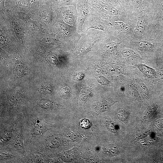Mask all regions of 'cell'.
I'll return each instance as SVG.
<instances>
[{
    "label": "cell",
    "instance_id": "16",
    "mask_svg": "<svg viewBox=\"0 0 163 163\" xmlns=\"http://www.w3.org/2000/svg\"><path fill=\"white\" fill-rule=\"evenodd\" d=\"M70 94V91L69 89L67 87H65L62 89L60 95L64 98H68Z\"/></svg>",
    "mask_w": 163,
    "mask_h": 163
},
{
    "label": "cell",
    "instance_id": "17",
    "mask_svg": "<svg viewBox=\"0 0 163 163\" xmlns=\"http://www.w3.org/2000/svg\"><path fill=\"white\" fill-rule=\"evenodd\" d=\"M122 54L125 57H130L133 56L135 53L132 50L129 49H125L122 50Z\"/></svg>",
    "mask_w": 163,
    "mask_h": 163
},
{
    "label": "cell",
    "instance_id": "14",
    "mask_svg": "<svg viewBox=\"0 0 163 163\" xmlns=\"http://www.w3.org/2000/svg\"><path fill=\"white\" fill-rule=\"evenodd\" d=\"M119 119L122 121H125L127 117L128 114L126 112L123 110H120L117 113Z\"/></svg>",
    "mask_w": 163,
    "mask_h": 163
},
{
    "label": "cell",
    "instance_id": "10",
    "mask_svg": "<svg viewBox=\"0 0 163 163\" xmlns=\"http://www.w3.org/2000/svg\"><path fill=\"white\" fill-rule=\"evenodd\" d=\"M116 8L120 5L119 0H98Z\"/></svg>",
    "mask_w": 163,
    "mask_h": 163
},
{
    "label": "cell",
    "instance_id": "24",
    "mask_svg": "<svg viewBox=\"0 0 163 163\" xmlns=\"http://www.w3.org/2000/svg\"><path fill=\"white\" fill-rule=\"evenodd\" d=\"M11 137V133L8 132H6L3 136L2 139L3 140L7 141L9 140Z\"/></svg>",
    "mask_w": 163,
    "mask_h": 163
},
{
    "label": "cell",
    "instance_id": "15",
    "mask_svg": "<svg viewBox=\"0 0 163 163\" xmlns=\"http://www.w3.org/2000/svg\"><path fill=\"white\" fill-rule=\"evenodd\" d=\"M140 88L143 95L146 98H149V91L146 86L143 83H141L140 84Z\"/></svg>",
    "mask_w": 163,
    "mask_h": 163
},
{
    "label": "cell",
    "instance_id": "1",
    "mask_svg": "<svg viewBox=\"0 0 163 163\" xmlns=\"http://www.w3.org/2000/svg\"><path fill=\"white\" fill-rule=\"evenodd\" d=\"M76 5L78 15L76 30L80 34L82 33L84 23L90 12V6L88 0H78Z\"/></svg>",
    "mask_w": 163,
    "mask_h": 163
},
{
    "label": "cell",
    "instance_id": "18",
    "mask_svg": "<svg viewBox=\"0 0 163 163\" xmlns=\"http://www.w3.org/2000/svg\"><path fill=\"white\" fill-rule=\"evenodd\" d=\"M153 111L151 108L147 109L144 112L143 115V118L145 119H147L150 118L152 115Z\"/></svg>",
    "mask_w": 163,
    "mask_h": 163
},
{
    "label": "cell",
    "instance_id": "4",
    "mask_svg": "<svg viewBox=\"0 0 163 163\" xmlns=\"http://www.w3.org/2000/svg\"><path fill=\"white\" fill-rule=\"evenodd\" d=\"M91 23L88 27L87 30L93 28L98 30L104 31V24L101 21H94Z\"/></svg>",
    "mask_w": 163,
    "mask_h": 163
},
{
    "label": "cell",
    "instance_id": "20",
    "mask_svg": "<svg viewBox=\"0 0 163 163\" xmlns=\"http://www.w3.org/2000/svg\"><path fill=\"white\" fill-rule=\"evenodd\" d=\"M106 125L108 129L113 133L116 132L115 125L113 122L110 120H108L106 122Z\"/></svg>",
    "mask_w": 163,
    "mask_h": 163
},
{
    "label": "cell",
    "instance_id": "7",
    "mask_svg": "<svg viewBox=\"0 0 163 163\" xmlns=\"http://www.w3.org/2000/svg\"><path fill=\"white\" fill-rule=\"evenodd\" d=\"M118 44L115 42H110L106 43L104 46V48L107 51L110 52L117 50Z\"/></svg>",
    "mask_w": 163,
    "mask_h": 163
},
{
    "label": "cell",
    "instance_id": "9",
    "mask_svg": "<svg viewBox=\"0 0 163 163\" xmlns=\"http://www.w3.org/2000/svg\"><path fill=\"white\" fill-rule=\"evenodd\" d=\"M107 70L110 72L114 74H120L121 70L120 68L116 65H110L107 67Z\"/></svg>",
    "mask_w": 163,
    "mask_h": 163
},
{
    "label": "cell",
    "instance_id": "3",
    "mask_svg": "<svg viewBox=\"0 0 163 163\" xmlns=\"http://www.w3.org/2000/svg\"><path fill=\"white\" fill-rule=\"evenodd\" d=\"M113 103L104 102L100 105L97 106L95 108V110L98 113H101L104 111H107L109 107Z\"/></svg>",
    "mask_w": 163,
    "mask_h": 163
},
{
    "label": "cell",
    "instance_id": "21",
    "mask_svg": "<svg viewBox=\"0 0 163 163\" xmlns=\"http://www.w3.org/2000/svg\"><path fill=\"white\" fill-rule=\"evenodd\" d=\"M80 125L82 128L86 129L89 127L90 125V123L88 120L85 119L81 121L80 123Z\"/></svg>",
    "mask_w": 163,
    "mask_h": 163
},
{
    "label": "cell",
    "instance_id": "19",
    "mask_svg": "<svg viewBox=\"0 0 163 163\" xmlns=\"http://www.w3.org/2000/svg\"><path fill=\"white\" fill-rule=\"evenodd\" d=\"M96 78L98 82L101 84L106 85L110 84V81L101 75H97L96 77Z\"/></svg>",
    "mask_w": 163,
    "mask_h": 163
},
{
    "label": "cell",
    "instance_id": "5",
    "mask_svg": "<svg viewBox=\"0 0 163 163\" xmlns=\"http://www.w3.org/2000/svg\"><path fill=\"white\" fill-rule=\"evenodd\" d=\"M145 28V24L142 19L138 18L136 24L135 31L138 34H142Z\"/></svg>",
    "mask_w": 163,
    "mask_h": 163
},
{
    "label": "cell",
    "instance_id": "28",
    "mask_svg": "<svg viewBox=\"0 0 163 163\" xmlns=\"http://www.w3.org/2000/svg\"><path fill=\"white\" fill-rule=\"evenodd\" d=\"M157 126L159 128H163V120L160 119L158 120L157 122Z\"/></svg>",
    "mask_w": 163,
    "mask_h": 163
},
{
    "label": "cell",
    "instance_id": "25",
    "mask_svg": "<svg viewBox=\"0 0 163 163\" xmlns=\"http://www.w3.org/2000/svg\"><path fill=\"white\" fill-rule=\"evenodd\" d=\"M156 76L160 80H163V70H159L156 72Z\"/></svg>",
    "mask_w": 163,
    "mask_h": 163
},
{
    "label": "cell",
    "instance_id": "11",
    "mask_svg": "<svg viewBox=\"0 0 163 163\" xmlns=\"http://www.w3.org/2000/svg\"><path fill=\"white\" fill-rule=\"evenodd\" d=\"M113 27L118 30H122L126 26V24L122 21H113L111 23Z\"/></svg>",
    "mask_w": 163,
    "mask_h": 163
},
{
    "label": "cell",
    "instance_id": "23",
    "mask_svg": "<svg viewBox=\"0 0 163 163\" xmlns=\"http://www.w3.org/2000/svg\"><path fill=\"white\" fill-rule=\"evenodd\" d=\"M128 92L130 95L134 98H137L138 96V92L133 88H129L128 89Z\"/></svg>",
    "mask_w": 163,
    "mask_h": 163
},
{
    "label": "cell",
    "instance_id": "13",
    "mask_svg": "<svg viewBox=\"0 0 163 163\" xmlns=\"http://www.w3.org/2000/svg\"><path fill=\"white\" fill-rule=\"evenodd\" d=\"M78 0H55L56 3L69 5L76 4Z\"/></svg>",
    "mask_w": 163,
    "mask_h": 163
},
{
    "label": "cell",
    "instance_id": "22",
    "mask_svg": "<svg viewBox=\"0 0 163 163\" xmlns=\"http://www.w3.org/2000/svg\"><path fill=\"white\" fill-rule=\"evenodd\" d=\"M42 126L40 123H36V126L34 128V133L36 135L40 134L43 132Z\"/></svg>",
    "mask_w": 163,
    "mask_h": 163
},
{
    "label": "cell",
    "instance_id": "2",
    "mask_svg": "<svg viewBox=\"0 0 163 163\" xmlns=\"http://www.w3.org/2000/svg\"><path fill=\"white\" fill-rule=\"evenodd\" d=\"M137 68L149 78H153L156 76V72L153 69L143 64L136 65Z\"/></svg>",
    "mask_w": 163,
    "mask_h": 163
},
{
    "label": "cell",
    "instance_id": "8",
    "mask_svg": "<svg viewBox=\"0 0 163 163\" xmlns=\"http://www.w3.org/2000/svg\"><path fill=\"white\" fill-rule=\"evenodd\" d=\"M137 45L139 48L145 50H149L151 48L153 45L150 42L145 41L141 40L138 42Z\"/></svg>",
    "mask_w": 163,
    "mask_h": 163
},
{
    "label": "cell",
    "instance_id": "29",
    "mask_svg": "<svg viewBox=\"0 0 163 163\" xmlns=\"http://www.w3.org/2000/svg\"><path fill=\"white\" fill-rule=\"evenodd\" d=\"M2 155H3L5 157H8V154L7 153L5 152H3V153L2 154Z\"/></svg>",
    "mask_w": 163,
    "mask_h": 163
},
{
    "label": "cell",
    "instance_id": "12",
    "mask_svg": "<svg viewBox=\"0 0 163 163\" xmlns=\"http://www.w3.org/2000/svg\"><path fill=\"white\" fill-rule=\"evenodd\" d=\"M38 104L42 108L44 109L49 108L51 105V101L45 99L40 100L38 102Z\"/></svg>",
    "mask_w": 163,
    "mask_h": 163
},
{
    "label": "cell",
    "instance_id": "30",
    "mask_svg": "<svg viewBox=\"0 0 163 163\" xmlns=\"http://www.w3.org/2000/svg\"><path fill=\"white\" fill-rule=\"evenodd\" d=\"M122 0L123 1V2H129V0Z\"/></svg>",
    "mask_w": 163,
    "mask_h": 163
},
{
    "label": "cell",
    "instance_id": "6",
    "mask_svg": "<svg viewBox=\"0 0 163 163\" xmlns=\"http://www.w3.org/2000/svg\"><path fill=\"white\" fill-rule=\"evenodd\" d=\"M61 143L60 139L58 137L51 138L48 142V146L51 148H55L58 147Z\"/></svg>",
    "mask_w": 163,
    "mask_h": 163
},
{
    "label": "cell",
    "instance_id": "27",
    "mask_svg": "<svg viewBox=\"0 0 163 163\" xmlns=\"http://www.w3.org/2000/svg\"><path fill=\"white\" fill-rule=\"evenodd\" d=\"M84 74L82 73H79L76 77V79L78 80H80L84 77Z\"/></svg>",
    "mask_w": 163,
    "mask_h": 163
},
{
    "label": "cell",
    "instance_id": "26",
    "mask_svg": "<svg viewBox=\"0 0 163 163\" xmlns=\"http://www.w3.org/2000/svg\"><path fill=\"white\" fill-rule=\"evenodd\" d=\"M14 145L18 149H21L23 147L22 142H21V141L18 140L15 141L14 143Z\"/></svg>",
    "mask_w": 163,
    "mask_h": 163
}]
</instances>
